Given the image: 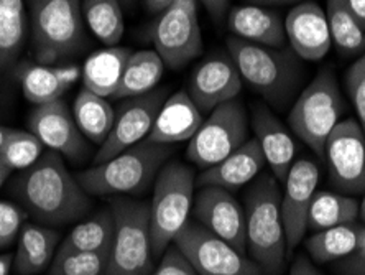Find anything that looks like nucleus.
<instances>
[{
    "label": "nucleus",
    "mask_w": 365,
    "mask_h": 275,
    "mask_svg": "<svg viewBox=\"0 0 365 275\" xmlns=\"http://www.w3.org/2000/svg\"><path fill=\"white\" fill-rule=\"evenodd\" d=\"M323 159L332 186L342 195L365 193V134L354 119L341 121L327 137Z\"/></svg>",
    "instance_id": "f8f14e48"
},
{
    "label": "nucleus",
    "mask_w": 365,
    "mask_h": 275,
    "mask_svg": "<svg viewBox=\"0 0 365 275\" xmlns=\"http://www.w3.org/2000/svg\"><path fill=\"white\" fill-rule=\"evenodd\" d=\"M114 241L104 275H150L153 271L150 203L115 198L110 203Z\"/></svg>",
    "instance_id": "6e6552de"
},
{
    "label": "nucleus",
    "mask_w": 365,
    "mask_h": 275,
    "mask_svg": "<svg viewBox=\"0 0 365 275\" xmlns=\"http://www.w3.org/2000/svg\"><path fill=\"white\" fill-rule=\"evenodd\" d=\"M242 78L229 53H212L192 69L187 94L202 114L237 99Z\"/></svg>",
    "instance_id": "2eb2a0df"
},
{
    "label": "nucleus",
    "mask_w": 365,
    "mask_h": 275,
    "mask_svg": "<svg viewBox=\"0 0 365 275\" xmlns=\"http://www.w3.org/2000/svg\"><path fill=\"white\" fill-rule=\"evenodd\" d=\"M24 14V0H0V15Z\"/></svg>",
    "instance_id": "79ce46f5"
},
{
    "label": "nucleus",
    "mask_w": 365,
    "mask_h": 275,
    "mask_svg": "<svg viewBox=\"0 0 365 275\" xmlns=\"http://www.w3.org/2000/svg\"><path fill=\"white\" fill-rule=\"evenodd\" d=\"M163 59L155 50L132 51L123 68L122 79L112 99H130L157 89L165 73Z\"/></svg>",
    "instance_id": "a878e982"
},
{
    "label": "nucleus",
    "mask_w": 365,
    "mask_h": 275,
    "mask_svg": "<svg viewBox=\"0 0 365 275\" xmlns=\"http://www.w3.org/2000/svg\"><path fill=\"white\" fill-rule=\"evenodd\" d=\"M112 241H114V218L109 209L79 223L63 241L60 249L109 254Z\"/></svg>",
    "instance_id": "7c9ffc66"
},
{
    "label": "nucleus",
    "mask_w": 365,
    "mask_h": 275,
    "mask_svg": "<svg viewBox=\"0 0 365 275\" xmlns=\"http://www.w3.org/2000/svg\"><path fill=\"white\" fill-rule=\"evenodd\" d=\"M284 34L294 55L304 61H321L332 46L326 12L319 4L304 0L289 10Z\"/></svg>",
    "instance_id": "a211bd4d"
},
{
    "label": "nucleus",
    "mask_w": 365,
    "mask_h": 275,
    "mask_svg": "<svg viewBox=\"0 0 365 275\" xmlns=\"http://www.w3.org/2000/svg\"><path fill=\"white\" fill-rule=\"evenodd\" d=\"M29 131L38 137L48 150L71 161H83L89 155V145L64 101L35 106L29 116Z\"/></svg>",
    "instance_id": "f3484780"
},
{
    "label": "nucleus",
    "mask_w": 365,
    "mask_h": 275,
    "mask_svg": "<svg viewBox=\"0 0 365 275\" xmlns=\"http://www.w3.org/2000/svg\"><path fill=\"white\" fill-rule=\"evenodd\" d=\"M58 244V231L40 224H24L14 256L15 272L19 275H36L46 271L56 256Z\"/></svg>",
    "instance_id": "b1692460"
},
{
    "label": "nucleus",
    "mask_w": 365,
    "mask_h": 275,
    "mask_svg": "<svg viewBox=\"0 0 365 275\" xmlns=\"http://www.w3.org/2000/svg\"><path fill=\"white\" fill-rule=\"evenodd\" d=\"M195 170L181 161H166L160 170L150 201L153 257H162L170 244H173L176 234L190 221L195 203Z\"/></svg>",
    "instance_id": "423d86ee"
},
{
    "label": "nucleus",
    "mask_w": 365,
    "mask_h": 275,
    "mask_svg": "<svg viewBox=\"0 0 365 275\" xmlns=\"http://www.w3.org/2000/svg\"><path fill=\"white\" fill-rule=\"evenodd\" d=\"M359 231H361V226L356 223L318 231L306 242V249L311 259L318 264L341 261L356 249Z\"/></svg>",
    "instance_id": "2f4dec72"
},
{
    "label": "nucleus",
    "mask_w": 365,
    "mask_h": 275,
    "mask_svg": "<svg viewBox=\"0 0 365 275\" xmlns=\"http://www.w3.org/2000/svg\"><path fill=\"white\" fill-rule=\"evenodd\" d=\"M252 127H254L257 142L264 152L265 164L270 166L272 175L278 181H284L297 155V145L292 134L264 104L254 107Z\"/></svg>",
    "instance_id": "aec40b11"
},
{
    "label": "nucleus",
    "mask_w": 365,
    "mask_h": 275,
    "mask_svg": "<svg viewBox=\"0 0 365 275\" xmlns=\"http://www.w3.org/2000/svg\"><path fill=\"white\" fill-rule=\"evenodd\" d=\"M202 121V112L197 109L187 91H176L165 99L147 140L170 147L173 144L190 142Z\"/></svg>",
    "instance_id": "412c9836"
},
{
    "label": "nucleus",
    "mask_w": 365,
    "mask_h": 275,
    "mask_svg": "<svg viewBox=\"0 0 365 275\" xmlns=\"http://www.w3.org/2000/svg\"><path fill=\"white\" fill-rule=\"evenodd\" d=\"M14 266V256L2 254L0 256V275H10V269Z\"/></svg>",
    "instance_id": "49530a36"
},
{
    "label": "nucleus",
    "mask_w": 365,
    "mask_h": 275,
    "mask_svg": "<svg viewBox=\"0 0 365 275\" xmlns=\"http://www.w3.org/2000/svg\"><path fill=\"white\" fill-rule=\"evenodd\" d=\"M26 211L19 204L0 201V249L12 246L24 228Z\"/></svg>",
    "instance_id": "e433bc0d"
},
{
    "label": "nucleus",
    "mask_w": 365,
    "mask_h": 275,
    "mask_svg": "<svg viewBox=\"0 0 365 275\" xmlns=\"http://www.w3.org/2000/svg\"><path fill=\"white\" fill-rule=\"evenodd\" d=\"M191 214L209 233L245 254V211L232 193L219 186H201L195 195Z\"/></svg>",
    "instance_id": "4468645a"
},
{
    "label": "nucleus",
    "mask_w": 365,
    "mask_h": 275,
    "mask_svg": "<svg viewBox=\"0 0 365 275\" xmlns=\"http://www.w3.org/2000/svg\"><path fill=\"white\" fill-rule=\"evenodd\" d=\"M84 24L106 46H117L125 31L122 0H84Z\"/></svg>",
    "instance_id": "c756f323"
},
{
    "label": "nucleus",
    "mask_w": 365,
    "mask_h": 275,
    "mask_svg": "<svg viewBox=\"0 0 365 275\" xmlns=\"http://www.w3.org/2000/svg\"><path fill=\"white\" fill-rule=\"evenodd\" d=\"M201 2L214 21H221L229 14L232 0H201Z\"/></svg>",
    "instance_id": "ea45409f"
},
{
    "label": "nucleus",
    "mask_w": 365,
    "mask_h": 275,
    "mask_svg": "<svg viewBox=\"0 0 365 275\" xmlns=\"http://www.w3.org/2000/svg\"><path fill=\"white\" fill-rule=\"evenodd\" d=\"M359 201L354 196L332 191H316L308 213V229L313 233L334 226L356 223Z\"/></svg>",
    "instance_id": "cd10ccee"
},
{
    "label": "nucleus",
    "mask_w": 365,
    "mask_h": 275,
    "mask_svg": "<svg viewBox=\"0 0 365 275\" xmlns=\"http://www.w3.org/2000/svg\"><path fill=\"white\" fill-rule=\"evenodd\" d=\"M150 275H197V272L187 257L173 244L163 252L158 267L153 269Z\"/></svg>",
    "instance_id": "4c0bfd02"
},
{
    "label": "nucleus",
    "mask_w": 365,
    "mask_h": 275,
    "mask_svg": "<svg viewBox=\"0 0 365 275\" xmlns=\"http://www.w3.org/2000/svg\"><path fill=\"white\" fill-rule=\"evenodd\" d=\"M45 145L34 132L12 129L2 150H0V159L12 171H21L34 165L45 154Z\"/></svg>",
    "instance_id": "473e14b6"
},
{
    "label": "nucleus",
    "mask_w": 365,
    "mask_h": 275,
    "mask_svg": "<svg viewBox=\"0 0 365 275\" xmlns=\"http://www.w3.org/2000/svg\"><path fill=\"white\" fill-rule=\"evenodd\" d=\"M324 12L337 50L342 55L365 53V30L352 12L349 0H326Z\"/></svg>",
    "instance_id": "c85d7f7f"
},
{
    "label": "nucleus",
    "mask_w": 365,
    "mask_h": 275,
    "mask_svg": "<svg viewBox=\"0 0 365 275\" xmlns=\"http://www.w3.org/2000/svg\"><path fill=\"white\" fill-rule=\"evenodd\" d=\"M173 244L187 257L197 275H264L252 259L195 221H187Z\"/></svg>",
    "instance_id": "9b49d317"
},
{
    "label": "nucleus",
    "mask_w": 365,
    "mask_h": 275,
    "mask_svg": "<svg viewBox=\"0 0 365 275\" xmlns=\"http://www.w3.org/2000/svg\"><path fill=\"white\" fill-rule=\"evenodd\" d=\"M73 117L83 136L101 145L114 126L115 109L106 98L81 88L73 102Z\"/></svg>",
    "instance_id": "bb28decb"
},
{
    "label": "nucleus",
    "mask_w": 365,
    "mask_h": 275,
    "mask_svg": "<svg viewBox=\"0 0 365 275\" xmlns=\"http://www.w3.org/2000/svg\"><path fill=\"white\" fill-rule=\"evenodd\" d=\"M349 5H351L352 12L356 14L359 24L365 30V0H349Z\"/></svg>",
    "instance_id": "a18cd8bd"
},
{
    "label": "nucleus",
    "mask_w": 365,
    "mask_h": 275,
    "mask_svg": "<svg viewBox=\"0 0 365 275\" xmlns=\"http://www.w3.org/2000/svg\"><path fill=\"white\" fill-rule=\"evenodd\" d=\"M10 174H12V170H10L9 166H7V164H5V161L0 159V188H2L4 183L9 180Z\"/></svg>",
    "instance_id": "de8ad7c7"
},
{
    "label": "nucleus",
    "mask_w": 365,
    "mask_h": 275,
    "mask_svg": "<svg viewBox=\"0 0 365 275\" xmlns=\"http://www.w3.org/2000/svg\"><path fill=\"white\" fill-rule=\"evenodd\" d=\"M15 73L25 99L35 106L60 101L81 78V68L76 64H45L38 61L20 63Z\"/></svg>",
    "instance_id": "6ab92c4d"
},
{
    "label": "nucleus",
    "mask_w": 365,
    "mask_h": 275,
    "mask_svg": "<svg viewBox=\"0 0 365 275\" xmlns=\"http://www.w3.org/2000/svg\"><path fill=\"white\" fill-rule=\"evenodd\" d=\"M166 98L168 91L153 89L152 93L123 99L119 109L115 111V121L109 137L99 145L94 164H102L123 150L147 140Z\"/></svg>",
    "instance_id": "ddd939ff"
},
{
    "label": "nucleus",
    "mask_w": 365,
    "mask_h": 275,
    "mask_svg": "<svg viewBox=\"0 0 365 275\" xmlns=\"http://www.w3.org/2000/svg\"><path fill=\"white\" fill-rule=\"evenodd\" d=\"M132 55L130 48L125 46H107L86 59L81 69L83 88L102 98H114L119 88L123 68L128 56Z\"/></svg>",
    "instance_id": "393cba45"
},
{
    "label": "nucleus",
    "mask_w": 365,
    "mask_h": 275,
    "mask_svg": "<svg viewBox=\"0 0 365 275\" xmlns=\"http://www.w3.org/2000/svg\"><path fill=\"white\" fill-rule=\"evenodd\" d=\"M245 236L250 257L264 275H280L287 257L278 180L265 174L245 193Z\"/></svg>",
    "instance_id": "7ed1b4c3"
},
{
    "label": "nucleus",
    "mask_w": 365,
    "mask_h": 275,
    "mask_svg": "<svg viewBox=\"0 0 365 275\" xmlns=\"http://www.w3.org/2000/svg\"><path fill=\"white\" fill-rule=\"evenodd\" d=\"M249 139V116L244 104L239 99L225 102L209 112L191 137L187 160L200 169H211Z\"/></svg>",
    "instance_id": "1a4fd4ad"
},
{
    "label": "nucleus",
    "mask_w": 365,
    "mask_h": 275,
    "mask_svg": "<svg viewBox=\"0 0 365 275\" xmlns=\"http://www.w3.org/2000/svg\"><path fill=\"white\" fill-rule=\"evenodd\" d=\"M359 214H361V218H362L364 224H365V195H364L362 203H359Z\"/></svg>",
    "instance_id": "8fccbe9b"
},
{
    "label": "nucleus",
    "mask_w": 365,
    "mask_h": 275,
    "mask_svg": "<svg viewBox=\"0 0 365 275\" xmlns=\"http://www.w3.org/2000/svg\"><path fill=\"white\" fill-rule=\"evenodd\" d=\"M346 88L365 134V53L351 64L346 74Z\"/></svg>",
    "instance_id": "c9c22d12"
},
{
    "label": "nucleus",
    "mask_w": 365,
    "mask_h": 275,
    "mask_svg": "<svg viewBox=\"0 0 365 275\" xmlns=\"http://www.w3.org/2000/svg\"><path fill=\"white\" fill-rule=\"evenodd\" d=\"M282 195V219L287 252L297 249L308 229V213L319 183V169L308 159L297 160L284 178Z\"/></svg>",
    "instance_id": "dca6fc26"
},
{
    "label": "nucleus",
    "mask_w": 365,
    "mask_h": 275,
    "mask_svg": "<svg viewBox=\"0 0 365 275\" xmlns=\"http://www.w3.org/2000/svg\"><path fill=\"white\" fill-rule=\"evenodd\" d=\"M12 193L43 224H68L91 209L89 193L69 174L60 154L48 150L12 183Z\"/></svg>",
    "instance_id": "f257e3e1"
},
{
    "label": "nucleus",
    "mask_w": 365,
    "mask_h": 275,
    "mask_svg": "<svg viewBox=\"0 0 365 275\" xmlns=\"http://www.w3.org/2000/svg\"><path fill=\"white\" fill-rule=\"evenodd\" d=\"M227 29L232 36L257 45L272 48H284L287 45L284 21L275 10L268 7L254 4L230 7Z\"/></svg>",
    "instance_id": "5701e85b"
},
{
    "label": "nucleus",
    "mask_w": 365,
    "mask_h": 275,
    "mask_svg": "<svg viewBox=\"0 0 365 275\" xmlns=\"http://www.w3.org/2000/svg\"><path fill=\"white\" fill-rule=\"evenodd\" d=\"M26 39V17L24 14L0 15V73L17 61Z\"/></svg>",
    "instance_id": "f704fd0d"
},
{
    "label": "nucleus",
    "mask_w": 365,
    "mask_h": 275,
    "mask_svg": "<svg viewBox=\"0 0 365 275\" xmlns=\"http://www.w3.org/2000/svg\"><path fill=\"white\" fill-rule=\"evenodd\" d=\"M265 157L257 139H249L240 147L227 155L219 164L206 169L197 178L200 186H219L227 191H235L254 181L257 175L264 170Z\"/></svg>",
    "instance_id": "4be33fe9"
},
{
    "label": "nucleus",
    "mask_w": 365,
    "mask_h": 275,
    "mask_svg": "<svg viewBox=\"0 0 365 275\" xmlns=\"http://www.w3.org/2000/svg\"><path fill=\"white\" fill-rule=\"evenodd\" d=\"M170 157V145L143 140L115 157L94 164L93 169L79 174L78 180L89 195H138L157 180V175Z\"/></svg>",
    "instance_id": "20e7f679"
},
{
    "label": "nucleus",
    "mask_w": 365,
    "mask_h": 275,
    "mask_svg": "<svg viewBox=\"0 0 365 275\" xmlns=\"http://www.w3.org/2000/svg\"><path fill=\"white\" fill-rule=\"evenodd\" d=\"M289 275H321L318 271H316L313 264L308 257L299 256L294 264L292 266V271H289Z\"/></svg>",
    "instance_id": "a19ab883"
},
{
    "label": "nucleus",
    "mask_w": 365,
    "mask_h": 275,
    "mask_svg": "<svg viewBox=\"0 0 365 275\" xmlns=\"http://www.w3.org/2000/svg\"><path fill=\"white\" fill-rule=\"evenodd\" d=\"M341 261L337 267L341 275H365V224L361 226V231H359L356 249Z\"/></svg>",
    "instance_id": "58836bf2"
},
{
    "label": "nucleus",
    "mask_w": 365,
    "mask_h": 275,
    "mask_svg": "<svg viewBox=\"0 0 365 275\" xmlns=\"http://www.w3.org/2000/svg\"><path fill=\"white\" fill-rule=\"evenodd\" d=\"M150 36L165 66L173 71L200 58L204 43L196 0H175L158 14Z\"/></svg>",
    "instance_id": "9d476101"
},
{
    "label": "nucleus",
    "mask_w": 365,
    "mask_h": 275,
    "mask_svg": "<svg viewBox=\"0 0 365 275\" xmlns=\"http://www.w3.org/2000/svg\"><path fill=\"white\" fill-rule=\"evenodd\" d=\"M250 4L260 5V7H280V5H297L304 0H249Z\"/></svg>",
    "instance_id": "c03bdc74"
},
{
    "label": "nucleus",
    "mask_w": 365,
    "mask_h": 275,
    "mask_svg": "<svg viewBox=\"0 0 365 275\" xmlns=\"http://www.w3.org/2000/svg\"><path fill=\"white\" fill-rule=\"evenodd\" d=\"M10 131H12V129H9V127H5V126H0V150H2L5 140H7Z\"/></svg>",
    "instance_id": "09e8293b"
},
{
    "label": "nucleus",
    "mask_w": 365,
    "mask_h": 275,
    "mask_svg": "<svg viewBox=\"0 0 365 275\" xmlns=\"http://www.w3.org/2000/svg\"><path fill=\"white\" fill-rule=\"evenodd\" d=\"M31 50L45 64H60L88 46L79 0H30Z\"/></svg>",
    "instance_id": "39448f33"
},
{
    "label": "nucleus",
    "mask_w": 365,
    "mask_h": 275,
    "mask_svg": "<svg viewBox=\"0 0 365 275\" xmlns=\"http://www.w3.org/2000/svg\"><path fill=\"white\" fill-rule=\"evenodd\" d=\"M143 4L150 14L158 15L168 9L171 4H175V0H143Z\"/></svg>",
    "instance_id": "37998d69"
},
{
    "label": "nucleus",
    "mask_w": 365,
    "mask_h": 275,
    "mask_svg": "<svg viewBox=\"0 0 365 275\" xmlns=\"http://www.w3.org/2000/svg\"><path fill=\"white\" fill-rule=\"evenodd\" d=\"M109 254L58 249L48 275H104Z\"/></svg>",
    "instance_id": "72a5a7b5"
},
{
    "label": "nucleus",
    "mask_w": 365,
    "mask_h": 275,
    "mask_svg": "<svg viewBox=\"0 0 365 275\" xmlns=\"http://www.w3.org/2000/svg\"><path fill=\"white\" fill-rule=\"evenodd\" d=\"M225 45L229 56L239 69L242 83L277 111L287 109L304 76L299 58L292 48L257 45L232 35Z\"/></svg>",
    "instance_id": "f03ea898"
},
{
    "label": "nucleus",
    "mask_w": 365,
    "mask_h": 275,
    "mask_svg": "<svg viewBox=\"0 0 365 275\" xmlns=\"http://www.w3.org/2000/svg\"><path fill=\"white\" fill-rule=\"evenodd\" d=\"M346 111L339 84L331 69H323L293 102L288 124L318 157L323 159L327 137L341 122Z\"/></svg>",
    "instance_id": "0eeeda50"
},
{
    "label": "nucleus",
    "mask_w": 365,
    "mask_h": 275,
    "mask_svg": "<svg viewBox=\"0 0 365 275\" xmlns=\"http://www.w3.org/2000/svg\"><path fill=\"white\" fill-rule=\"evenodd\" d=\"M133 2H135V0H122L123 5H132Z\"/></svg>",
    "instance_id": "3c124183"
}]
</instances>
